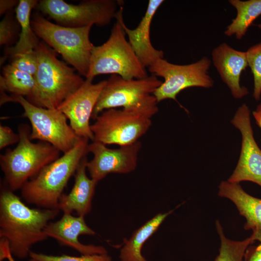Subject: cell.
I'll return each instance as SVG.
<instances>
[{
    "instance_id": "6da1fadb",
    "label": "cell",
    "mask_w": 261,
    "mask_h": 261,
    "mask_svg": "<svg viewBox=\"0 0 261 261\" xmlns=\"http://www.w3.org/2000/svg\"><path fill=\"white\" fill-rule=\"evenodd\" d=\"M58 209L30 208L14 191L2 188L0 194V239L6 240L13 255L29 254L31 246L46 240L45 229L58 215Z\"/></svg>"
},
{
    "instance_id": "7a4b0ae2",
    "label": "cell",
    "mask_w": 261,
    "mask_h": 261,
    "mask_svg": "<svg viewBox=\"0 0 261 261\" xmlns=\"http://www.w3.org/2000/svg\"><path fill=\"white\" fill-rule=\"evenodd\" d=\"M34 50L38 61L34 76L35 86L27 100L38 107L57 109L85 80L75 73L74 68L59 60L56 52L43 41Z\"/></svg>"
},
{
    "instance_id": "3957f363",
    "label": "cell",
    "mask_w": 261,
    "mask_h": 261,
    "mask_svg": "<svg viewBox=\"0 0 261 261\" xmlns=\"http://www.w3.org/2000/svg\"><path fill=\"white\" fill-rule=\"evenodd\" d=\"M88 141L81 138L74 147L27 182L20 189L22 198L27 203L40 207L58 209L59 199L70 178L88 153Z\"/></svg>"
},
{
    "instance_id": "277c9868",
    "label": "cell",
    "mask_w": 261,
    "mask_h": 261,
    "mask_svg": "<svg viewBox=\"0 0 261 261\" xmlns=\"http://www.w3.org/2000/svg\"><path fill=\"white\" fill-rule=\"evenodd\" d=\"M18 130L20 139L17 146L0 155L6 186L13 191L21 189L45 166L58 159L61 152L48 143L31 142V130L27 124H21Z\"/></svg>"
},
{
    "instance_id": "5b68a950",
    "label": "cell",
    "mask_w": 261,
    "mask_h": 261,
    "mask_svg": "<svg viewBox=\"0 0 261 261\" xmlns=\"http://www.w3.org/2000/svg\"><path fill=\"white\" fill-rule=\"evenodd\" d=\"M154 97L135 107L103 111L91 124L93 141L119 146L135 143L144 135L152 125V117L159 111Z\"/></svg>"
},
{
    "instance_id": "8992f818",
    "label": "cell",
    "mask_w": 261,
    "mask_h": 261,
    "mask_svg": "<svg viewBox=\"0 0 261 261\" xmlns=\"http://www.w3.org/2000/svg\"><path fill=\"white\" fill-rule=\"evenodd\" d=\"M34 14L31 24L37 36L60 54L86 78L94 46L89 39L92 25L81 28L65 27L48 21L38 12Z\"/></svg>"
},
{
    "instance_id": "52a82bcc",
    "label": "cell",
    "mask_w": 261,
    "mask_h": 261,
    "mask_svg": "<svg viewBox=\"0 0 261 261\" xmlns=\"http://www.w3.org/2000/svg\"><path fill=\"white\" fill-rule=\"evenodd\" d=\"M109 38L102 44L94 46L86 78L103 74H116L125 79H142L148 76L125 37L120 22L116 19Z\"/></svg>"
},
{
    "instance_id": "ba28073f",
    "label": "cell",
    "mask_w": 261,
    "mask_h": 261,
    "mask_svg": "<svg viewBox=\"0 0 261 261\" xmlns=\"http://www.w3.org/2000/svg\"><path fill=\"white\" fill-rule=\"evenodd\" d=\"M7 102L19 103L23 107L22 116L31 124L30 138L48 143L61 152L65 153L80 140L70 124L65 115L58 109L37 106L22 96H8Z\"/></svg>"
},
{
    "instance_id": "9c48e42d",
    "label": "cell",
    "mask_w": 261,
    "mask_h": 261,
    "mask_svg": "<svg viewBox=\"0 0 261 261\" xmlns=\"http://www.w3.org/2000/svg\"><path fill=\"white\" fill-rule=\"evenodd\" d=\"M119 3L114 0H89L74 5L62 0H42L37 6L59 25L81 28L108 25L115 18Z\"/></svg>"
},
{
    "instance_id": "30bf717a",
    "label": "cell",
    "mask_w": 261,
    "mask_h": 261,
    "mask_svg": "<svg viewBox=\"0 0 261 261\" xmlns=\"http://www.w3.org/2000/svg\"><path fill=\"white\" fill-rule=\"evenodd\" d=\"M210 65V60L206 57L187 65L174 64L163 58L159 59L148 68L152 74L161 77L164 80L153 94L158 103L166 99L178 102L177 95L187 88L212 87L214 81L208 73Z\"/></svg>"
},
{
    "instance_id": "8fae6325",
    "label": "cell",
    "mask_w": 261,
    "mask_h": 261,
    "mask_svg": "<svg viewBox=\"0 0 261 261\" xmlns=\"http://www.w3.org/2000/svg\"><path fill=\"white\" fill-rule=\"evenodd\" d=\"M162 82L154 74L131 79L112 74L99 96L91 118L95 120L100 113L107 109L130 108L147 102L154 97L153 93Z\"/></svg>"
},
{
    "instance_id": "7c38bea8",
    "label": "cell",
    "mask_w": 261,
    "mask_h": 261,
    "mask_svg": "<svg viewBox=\"0 0 261 261\" xmlns=\"http://www.w3.org/2000/svg\"><path fill=\"white\" fill-rule=\"evenodd\" d=\"M231 123L240 131L242 144L238 163L228 181H250L261 187V149L254 137L250 111L246 104L238 108Z\"/></svg>"
},
{
    "instance_id": "4fadbf2b",
    "label": "cell",
    "mask_w": 261,
    "mask_h": 261,
    "mask_svg": "<svg viewBox=\"0 0 261 261\" xmlns=\"http://www.w3.org/2000/svg\"><path fill=\"white\" fill-rule=\"evenodd\" d=\"M141 147L139 141L117 148H110L101 143L92 141L88 145V152L93 157L87 163L90 178L98 183L109 174H125L134 171Z\"/></svg>"
},
{
    "instance_id": "5bb4252c",
    "label": "cell",
    "mask_w": 261,
    "mask_h": 261,
    "mask_svg": "<svg viewBox=\"0 0 261 261\" xmlns=\"http://www.w3.org/2000/svg\"><path fill=\"white\" fill-rule=\"evenodd\" d=\"M86 78L83 84L70 95L57 108L69 120L70 125L77 136L94 140L90 119L99 96L106 80L97 83Z\"/></svg>"
},
{
    "instance_id": "9a60e30c",
    "label": "cell",
    "mask_w": 261,
    "mask_h": 261,
    "mask_svg": "<svg viewBox=\"0 0 261 261\" xmlns=\"http://www.w3.org/2000/svg\"><path fill=\"white\" fill-rule=\"evenodd\" d=\"M164 2L163 0H150L145 15L137 27L134 29L128 28L123 18V7L117 11L115 18L120 22L128 41L142 64L149 67L160 58H163V52L157 50L152 45L150 37L152 21L159 8Z\"/></svg>"
},
{
    "instance_id": "2e32d148",
    "label": "cell",
    "mask_w": 261,
    "mask_h": 261,
    "mask_svg": "<svg viewBox=\"0 0 261 261\" xmlns=\"http://www.w3.org/2000/svg\"><path fill=\"white\" fill-rule=\"evenodd\" d=\"M85 217L74 216L70 213H64L61 218L50 222L45 229L48 237L53 238L60 244L74 249L82 255L106 254L102 246L84 245L79 240L81 235H94L95 232L86 224Z\"/></svg>"
},
{
    "instance_id": "e0dca14e",
    "label": "cell",
    "mask_w": 261,
    "mask_h": 261,
    "mask_svg": "<svg viewBox=\"0 0 261 261\" xmlns=\"http://www.w3.org/2000/svg\"><path fill=\"white\" fill-rule=\"evenodd\" d=\"M213 64L223 82L229 88L234 98L240 99L248 94L240 85V76L248 63L246 52L235 50L224 43L212 52Z\"/></svg>"
},
{
    "instance_id": "ac0fdd59",
    "label": "cell",
    "mask_w": 261,
    "mask_h": 261,
    "mask_svg": "<svg viewBox=\"0 0 261 261\" xmlns=\"http://www.w3.org/2000/svg\"><path fill=\"white\" fill-rule=\"evenodd\" d=\"M87 156L81 160L74 174V182L69 194L61 196L58 208L64 213L75 212L77 216L85 217L91 210L92 200L97 183L86 174Z\"/></svg>"
},
{
    "instance_id": "d6986e66",
    "label": "cell",
    "mask_w": 261,
    "mask_h": 261,
    "mask_svg": "<svg viewBox=\"0 0 261 261\" xmlns=\"http://www.w3.org/2000/svg\"><path fill=\"white\" fill-rule=\"evenodd\" d=\"M218 195L229 199L235 205L240 215L246 220L244 229L261 232V199L246 193L239 183L222 181Z\"/></svg>"
},
{
    "instance_id": "ffe728a7",
    "label": "cell",
    "mask_w": 261,
    "mask_h": 261,
    "mask_svg": "<svg viewBox=\"0 0 261 261\" xmlns=\"http://www.w3.org/2000/svg\"><path fill=\"white\" fill-rule=\"evenodd\" d=\"M36 0H20L15 12L17 20L20 25V32L15 45L7 48L5 56L11 57L34 50L39 42L38 37L33 30L31 24V12L37 6Z\"/></svg>"
},
{
    "instance_id": "44dd1931",
    "label": "cell",
    "mask_w": 261,
    "mask_h": 261,
    "mask_svg": "<svg viewBox=\"0 0 261 261\" xmlns=\"http://www.w3.org/2000/svg\"><path fill=\"white\" fill-rule=\"evenodd\" d=\"M172 211L157 214L136 230L129 240H126L120 251L121 261H147L141 253L143 245Z\"/></svg>"
},
{
    "instance_id": "7402d4cb",
    "label": "cell",
    "mask_w": 261,
    "mask_h": 261,
    "mask_svg": "<svg viewBox=\"0 0 261 261\" xmlns=\"http://www.w3.org/2000/svg\"><path fill=\"white\" fill-rule=\"evenodd\" d=\"M237 11L236 17L227 27L224 34L235 35L240 40L246 33L253 22L261 15V0H230L229 1Z\"/></svg>"
},
{
    "instance_id": "603a6c76",
    "label": "cell",
    "mask_w": 261,
    "mask_h": 261,
    "mask_svg": "<svg viewBox=\"0 0 261 261\" xmlns=\"http://www.w3.org/2000/svg\"><path fill=\"white\" fill-rule=\"evenodd\" d=\"M0 86L1 92L6 91L13 96H22L28 100L34 91L35 82L34 76L10 64L3 68Z\"/></svg>"
},
{
    "instance_id": "cb8c5ba5",
    "label": "cell",
    "mask_w": 261,
    "mask_h": 261,
    "mask_svg": "<svg viewBox=\"0 0 261 261\" xmlns=\"http://www.w3.org/2000/svg\"><path fill=\"white\" fill-rule=\"evenodd\" d=\"M216 229L220 240L219 254L215 261H243L247 247L257 241L255 232L242 241H234L227 238L219 220L216 222Z\"/></svg>"
},
{
    "instance_id": "d4e9b609",
    "label": "cell",
    "mask_w": 261,
    "mask_h": 261,
    "mask_svg": "<svg viewBox=\"0 0 261 261\" xmlns=\"http://www.w3.org/2000/svg\"><path fill=\"white\" fill-rule=\"evenodd\" d=\"M246 53L254 79L253 96L258 101L261 97V42L250 47Z\"/></svg>"
},
{
    "instance_id": "484cf974",
    "label": "cell",
    "mask_w": 261,
    "mask_h": 261,
    "mask_svg": "<svg viewBox=\"0 0 261 261\" xmlns=\"http://www.w3.org/2000/svg\"><path fill=\"white\" fill-rule=\"evenodd\" d=\"M29 257L38 261H112L111 258L106 254L82 255L80 257L71 256L65 254L61 256L48 255L29 252Z\"/></svg>"
},
{
    "instance_id": "4316f807",
    "label": "cell",
    "mask_w": 261,
    "mask_h": 261,
    "mask_svg": "<svg viewBox=\"0 0 261 261\" xmlns=\"http://www.w3.org/2000/svg\"><path fill=\"white\" fill-rule=\"evenodd\" d=\"M10 64L20 71L34 76L38 66V58L34 50L11 57Z\"/></svg>"
},
{
    "instance_id": "83f0119b",
    "label": "cell",
    "mask_w": 261,
    "mask_h": 261,
    "mask_svg": "<svg viewBox=\"0 0 261 261\" xmlns=\"http://www.w3.org/2000/svg\"><path fill=\"white\" fill-rule=\"evenodd\" d=\"M19 26L18 21L16 22L8 13L0 22V45H10L14 43L17 35L19 36Z\"/></svg>"
},
{
    "instance_id": "f1b7e54d",
    "label": "cell",
    "mask_w": 261,
    "mask_h": 261,
    "mask_svg": "<svg viewBox=\"0 0 261 261\" xmlns=\"http://www.w3.org/2000/svg\"><path fill=\"white\" fill-rule=\"evenodd\" d=\"M19 134H17L8 126L0 125V149H2L6 146L18 143L19 141Z\"/></svg>"
},
{
    "instance_id": "f546056e",
    "label": "cell",
    "mask_w": 261,
    "mask_h": 261,
    "mask_svg": "<svg viewBox=\"0 0 261 261\" xmlns=\"http://www.w3.org/2000/svg\"><path fill=\"white\" fill-rule=\"evenodd\" d=\"M257 235L258 245H249L246 248L243 261H261V232L253 231Z\"/></svg>"
},
{
    "instance_id": "4dcf8cb0",
    "label": "cell",
    "mask_w": 261,
    "mask_h": 261,
    "mask_svg": "<svg viewBox=\"0 0 261 261\" xmlns=\"http://www.w3.org/2000/svg\"><path fill=\"white\" fill-rule=\"evenodd\" d=\"M0 261L4 259H7L8 261H15L13 257L7 241L4 240L0 241ZM29 261H38L35 259L31 258Z\"/></svg>"
},
{
    "instance_id": "1f68e13d",
    "label": "cell",
    "mask_w": 261,
    "mask_h": 261,
    "mask_svg": "<svg viewBox=\"0 0 261 261\" xmlns=\"http://www.w3.org/2000/svg\"><path fill=\"white\" fill-rule=\"evenodd\" d=\"M19 1L16 0H0V14L9 12L15 6H17Z\"/></svg>"
},
{
    "instance_id": "d6a6232c",
    "label": "cell",
    "mask_w": 261,
    "mask_h": 261,
    "mask_svg": "<svg viewBox=\"0 0 261 261\" xmlns=\"http://www.w3.org/2000/svg\"><path fill=\"white\" fill-rule=\"evenodd\" d=\"M253 115L256 120L257 124L260 128L261 131V116L254 111L253 112Z\"/></svg>"
},
{
    "instance_id": "836d02e7",
    "label": "cell",
    "mask_w": 261,
    "mask_h": 261,
    "mask_svg": "<svg viewBox=\"0 0 261 261\" xmlns=\"http://www.w3.org/2000/svg\"><path fill=\"white\" fill-rule=\"evenodd\" d=\"M254 112L261 116V101L260 103L257 106L256 111H254Z\"/></svg>"
},
{
    "instance_id": "e575fe53",
    "label": "cell",
    "mask_w": 261,
    "mask_h": 261,
    "mask_svg": "<svg viewBox=\"0 0 261 261\" xmlns=\"http://www.w3.org/2000/svg\"><path fill=\"white\" fill-rule=\"evenodd\" d=\"M257 27H258L260 29H261V24H258V25H257Z\"/></svg>"
}]
</instances>
